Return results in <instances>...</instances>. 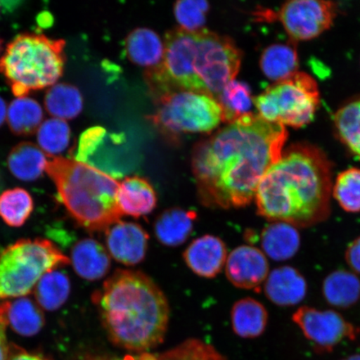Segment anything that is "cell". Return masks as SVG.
I'll return each instance as SVG.
<instances>
[{"label":"cell","instance_id":"44","mask_svg":"<svg viewBox=\"0 0 360 360\" xmlns=\"http://www.w3.org/2000/svg\"><path fill=\"white\" fill-rule=\"evenodd\" d=\"M2 46H3V41L1 39H0V53H1Z\"/></svg>","mask_w":360,"mask_h":360},{"label":"cell","instance_id":"27","mask_svg":"<svg viewBox=\"0 0 360 360\" xmlns=\"http://www.w3.org/2000/svg\"><path fill=\"white\" fill-rule=\"evenodd\" d=\"M45 109L53 118L73 120L83 110L79 90L69 84H57L48 89L44 97Z\"/></svg>","mask_w":360,"mask_h":360},{"label":"cell","instance_id":"34","mask_svg":"<svg viewBox=\"0 0 360 360\" xmlns=\"http://www.w3.org/2000/svg\"><path fill=\"white\" fill-rule=\"evenodd\" d=\"M333 197L348 213L360 212V169L350 168L338 175L332 188Z\"/></svg>","mask_w":360,"mask_h":360},{"label":"cell","instance_id":"35","mask_svg":"<svg viewBox=\"0 0 360 360\" xmlns=\"http://www.w3.org/2000/svg\"><path fill=\"white\" fill-rule=\"evenodd\" d=\"M70 128L65 120L53 118L39 126L37 141L43 152L53 156L66 150L70 145Z\"/></svg>","mask_w":360,"mask_h":360},{"label":"cell","instance_id":"32","mask_svg":"<svg viewBox=\"0 0 360 360\" xmlns=\"http://www.w3.org/2000/svg\"><path fill=\"white\" fill-rule=\"evenodd\" d=\"M139 360H228L212 345L197 339L184 341L163 353L142 354Z\"/></svg>","mask_w":360,"mask_h":360},{"label":"cell","instance_id":"14","mask_svg":"<svg viewBox=\"0 0 360 360\" xmlns=\"http://www.w3.org/2000/svg\"><path fill=\"white\" fill-rule=\"evenodd\" d=\"M105 231L108 252L116 261L135 265L145 259L150 236L141 225L119 221Z\"/></svg>","mask_w":360,"mask_h":360},{"label":"cell","instance_id":"29","mask_svg":"<svg viewBox=\"0 0 360 360\" xmlns=\"http://www.w3.org/2000/svg\"><path fill=\"white\" fill-rule=\"evenodd\" d=\"M70 283L65 274L53 270L45 274L35 287V298L44 309L53 311L66 302L70 295Z\"/></svg>","mask_w":360,"mask_h":360},{"label":"cell","instance_id":"10","mask_svg":"<svg viewBox=\"0 0 360 360\" xmlns=\"http://www.w3.org/2000/svg\"><path fill=\"white\" fill-rule=\"evenodd\" d=\"M124 139L121 134L108 133L101 126L85 130L80 135L75 160L86 164L112 178H122L134 166L120 154Z\"/></svg>","mask_w":360,"mask_h":360},{"label":"cell","instance_id":"28","mask_svg":"<svg viewBox=\"0 0 360 360\" xmlns=\"http://www.w3.org/2000/svg\"><path fill=\"white\" fill-rule=\"evenodd\" d=\"M43 119L42 107L33 98H17L8 106L7 120L13 134H32L37 131Z\"/></svg>","mask_w":360,"mask_h":360},{"label":"cell","instance_id":"40","mask_svg":"<svg viewBox=\"0 0 360 360\" xmlns=\"http://www.w3.org/2000/svg\"><path fill=\"white\" fill-rule=\"evenodd\" d=\"M75 360H127L121 359L118 357L111 356L107 354H86L82 356L78 357Z\"/></svg>","mask_w":360,"mask_h":360},{"label":"cell","instance_id":"1","mask_svg":"<svg viewBox=\"0 0 360 360\" xmlns=\"http://www.w3.org/2000/svg\"><path fill=\"white\" fill-rule=\"evenodd\" d=\"M287 138L285 126L249 112L197 145L193 170L202 202L223 209L249 205Z\"/></svg>","mask_w":360,"mask_h":360},{"label":"cell","instance_id":"26","mask_svg":"<svg viewBox=\"0 0 360 360\" xmlns=\"http://www.w3.org/2000/svg\"><path fill=\"white\" fill-rule=\"evenodd\" d=\"M48 160L44 153L32 143L24 142L13 148L8 156L11 172L22 181H34L46 170Z\"/></svg>","mask_w":360,"mask_h":360},{"label":"cell","instance_id":"39","mask_svg":"<svg viewBox=\"0 0 360 360\" xmlns=\"http://www.w3.org/2000/svg\"><path fill=\"white\" fill-rule=\"evenodd\" d=\"M6 328H0V360H8L10 355L11 346L7 343Z\"/></svg>","mask_w":360,"mask_h":360},{"label":"cell","instance_id":"42","mask_svg":"<svg viewBox=\"0 0 360 360\" xmlns=\"http://www.w3.org/2000/svg\"><path fill=\"white\" fill-rule=\"evenodd\" d=\"M7 112L6 103L0 97V127H1L4 121H6Z\"/></svg>","mask_w":360,"mask_h":360},{"label":"cell","instance_id":"12","mask_svg":"<svg viewBox=\"0 0 360 360\" xmlns=\"http://www.w3.org/2000/svg\"><path fill=\"white\" fill-rule=\"evenodd\" d=\"M336 11L334 2L292 0L283 4L278 17L292 40L306 41L330 29Z\"/></svg>","mask_w":360,"mask_h":360},{"label":"cell","instance_id":"23","mask_svg":"<svg viewBox=\"0 0 360 360\" xmlns=\"http://www.w3.org/2000/svg\"><path fill=\"white\" fill-rule=\"evenodd\" d=\"M268 321L266 309L255 299H242L233 306V330L243 339H255L262 335L266 330Z\"/></svg>","mask_w":360,"mask_h":360},{"label":"cell","instance_id":"37","mask_svg":"<svg viewBox=\"0 0 360 360\" xmlns=\"http://www.w3.org/2000/svg\"><path fill=\"white\" fill-rule=\"evenodd\" d=\"M345 259L350 269L360 274V236L350 243L346 250Z\"/></svg>","mask_w":360,"mask_h":360},{"label":"cell","instance_id":"17","mask_svg":"<svg viewBox=\"0 0 360 360\" xmlns=\"http://www.w3.org/2000/svg\"><path fill=\"white\" fill-rule=\"evenodd\" d=\"M70 260L75 272L89 281L101 280L110 269L109 252L93 238L78 242L72 250Z\"/></svg>","mask_w":360,"mask_h":360},{"label":"cell","instance_id":"33","mask_svg":"<svg viewBox=\"0 0 360 360\" xmlns=\"http://www.w3.org/2000/svg\"><path fill=\"white\" fill-rule=\"evenodd\" d=\"M217 101L222 110V119L229 124L235 122L241 116L249 114L252 98L248 85L233 80L219 94Z\"/></svg>","mask_w":360,"mask_h":360},{"label":"cell","instance_id":"2","mask_svg":"<svg viewBox=\"0 0 360 360\" xmlns=\"http://www.w3.org/2000/svg\"><path fill=\"white\" fill-rule=\"evenodd\" d=\"M332 166L316 147L297 143L283 150L259 184L257 212L270 222L309 228L330 214Z\"/></svg>","mask_w":360,"mask_h":360},{"label":"cell","instance_id":"3","mask_svg":"<svg viewBox=\"0 0 360 360\" xmlns=\"http://www.w3.org/2000/svg\"><path fill=\"white\" fill-rule=\"evenodd\" d=\"M164 44L163 61L147 72V82L155 97L174 90H186L217 101L219 94L240 71V49L225 36L205 29L179 28L169 31Z\"/></svg>","mask_w":360,"mask_h":360},{"label":"cell","instance_id":"9","mask_svg":"<svg viewBox=\"0 0 360 360\" xmlns=\"http://www.w3.org/2000/svg\"><path fill=\"white\" fill-rule=\"evenodd\" d=\"M156 100L159 106L151 120L169 134L208 133L223 120L218 101L204 94L174 90Z\"/></svg>","mask_w":360,"mask_h":360},{"label":"cell","instance_id":"8","mask_svg":"<svg viewBox=\"0 0 360 360\" xmlns=\"http://www.w3.org/2000/svg\"><path fill=\"white\" fill-rule=\"evenodd\" d=\"M319 101L316 81L298 71L265 89L255 105L258 115L269 122L300 128L311 122Z\"/></svg>","mask_w":360,"mask_h":360},{"label":"cell","instance_id":"13","mask_svg":"<svg viewBox=\"0 0 360 360\" xmlns=\"http://www.w3.org/2000/svg\"><path fill=\"white\" fill-rule=\"evenodd\" d=\"M226 276L240 289L259 292L269 274V264L262 250L250 245L238 246L228 256Z\"/></svg>","mask_w":360,"mask_h":360},{"label":"cell","instance_id":"31","mask_svg":"<svg viewBox=\"0 0 360 360\" xmlns=\"http://www.w3.org/2000/svg\"><path fill=\"white\" fill-rule=\"evenodd\" d=\"M334 122L340 141L360 160V98L340 108Z\"/></svg>","mask_w":360,"mask_h":360},{"label":"cell","instance_id":"18","mask_svg":"<svg viewBox=\"0 0 360 360\" xmlns=\"http://www.w3.org/2000/svg\"><path fill=\"white\" fill-rule=\"evenodd\" d=\"M118 205L121 214L134 218L142 217L155 209L156 193L146 179L128 177L120 184Z\"/></svg>","mask_w":360,"mask_h":360},{"label":"cell","instance_id":"36","mask_svg":"<svg viewBox=\"0 0 360 360\" xmlns=\"http://www.w3.org/2000/svg\"><path fill=\"white\" fill-rule=\"evenodd\" d=\"M209 8V3L204 0H181L175 4L174 15L180 28L197 31L204 26Z\"/></svg>","mask_w":360,"mask_h":360},{"label":"cell","instance_id":"24","mask_svg":"<svg viewBox=\"0 0 360 360\" xmlns=\"http://www.w3.org/2000/svg\"><path fill=\"white\" fill-rule=\"evenodd\" d=\"M323 295L328 304L337 309H349L360 300V280L356 274L338 269L325 278Z\"/></svg>","mask_w":360,"mask_h":360},{"label":"cell","instance_id":"21","mask_svg":"<svg viewBox=\"0 0 360 360\" xmlns=\"http://www.w3.org/2000/svg\"><path fill=\"white\" fill-rule=\"evenodd\" d=\"M196 218L195 211L180 208L166 210L157 218L155 224L158 240L169 247L184 244L191 235Z\"/></svg>","mask_w":360,"mask_h":360},{"label":"cell","instance_id":"38","mask_svg":"<svg viewBox=\"0 0 360 360\" xmlns=\"http://www.w3.org/2000/svg\"><path fill=\"white\" fill-rule=\"evenodd\" d=\"M8 360H49L41 356V355L35 354L22 349L15 346H11L10 355Z\"/></svg>","mask_w":360,"mask_h":360},{"label":"cell","instance_id":"25","mask_svg":"<svg viewBox=\"0 0 360 360\" xmlns=\"http://www.w3.org/2000/svg\"><path fill=\"white\" fill-rule=\"evenodd\" d=\"M298 53L294 45L276 44L264 49L260 57V68L274 83L290 77L298 72Z\"/></svg>","mask_w":360,"mask_h":360},{"label":"cell","instance_id":"19","mask_svg":"<svg viewBox=\"0 0 360 360\" xmlns=\"http://www.w3.org/2000/svg\"><path fill=\"white\" fill-rule=\"evenodd\" d=\"M300 243L298 229L285 222H271L261 233L263 253L273 260L285 261L294 257Z\"/></svg>","mask_w":360,"mask_h":360},{"label":"cell","instance_id":"41","mask_svg":"<svg viewBox=\"0 0 360 360\" xmlns=\"http://www.w3.org/2000/svg\"><path fill=\"white\" fill-rule=\"evenodd\" d=\"M20 4V2L19 1H0V13H1L2 11H15Z\"/></svg>","mask_w":360,"mask_h":360},{"label":"cell","instance_id":"16","mask_svg":"<svg viewBox=\"0 0 360 360\" xmlns=\"http://www.w3.org/2000/svg\"><path fill=\"white\" fill-rule=\"evenodd\" d=\"M307 289L304 277L291 266L274 269L264 283L265 295L281 307L300 304L305 298Z\"/></svg>","mask_w":360,"mask_h":360},{"label":"cell","instance_id":"20","mask_svg":"<svg viewBox=\"0 0 360 360\" xmlns=\"http://www.w3.org/2000/svg\"><path fill=\"white\" fill-rule=\"evenodd\" d=\"M0 312L6 325L22 336L37 335L44 325L41 309L34 301L25 297L0 304Z\"/></svg>","mask_w":360,"mask_h":360},{"label":"cell","instance_id":"4","mask_svg":"<svg viewBox=\"0 0 360 360\" xmlns=\"http://www.w3.org/2000/svg\"><path fill=\"white\" fill-rule=\"evenodd\" d=\"M108 337L119 348L138 354L163 343L169 321L164 292L145 274L119 269L94 295Z\"/></svg>","mask_w":360,"mask_h":360},{"label":"cell","instance_id":"5","mask_svg":"<svg viewBox=\"0 0 360 360\" xmlns=\"http://www.w3.org/2000/svg\"><path fill=\"white\" fill-rule=\"evenodd\" d=\"M47 174L72 218L90 231H106L120 221V184L86 164L62 157L48 161Z\"/></svg>","mask_w":360,"mask_h":360},{"label":"cell","instance_id":"7","mask_svg":"<svg viewBox=\"0 0 360 360\" xmlns=\"http://www.w3.org/2000/svg\"><path fill=\"white\" fill-rule=\"evenodd\" d=\"M70 263V259L49 240L15 242L0 253V300L29 295L45 274Z\"/></svg>","mask_w":360,"mask_h":360},{"label":"cell","instance_id":"30","mask_svg":"<svg viewBox=\"0 0 360 360\" xmlns=\"http://www.w3.org/2000/svg\"><path fill=\"white\" fill-rule=\"evenodd\" d=\"M33 210V198L24 188H12L0 195V218L8 226L21 227Z\"/></svg>","mask_w":360,"mask_h":360},{"label":"cell","instance_id":"6","mask_svg":"<svg viewBox=\"0 0 360 360\" xmlns=\"http://www.w3.org/2000/svg\"><path fill=\"white\" fill-rule=\"evenodd\" d=\"M65 42L42 34H24L8 44L0 58V73L18 98L51 86L64 73Z\"/></svg>","mask_w":360,"mask_h":360},{"label":"cell","instance_id":"43","mask_svg":"<svg viewBox=\"0 0 360 360\" xmlns=\"http://www.w3.org/2000/svg\"><path fill=\"white\" fill-rule=\"evenodd\" d=\"M340 360H360V354H351L349 356L345 357Z\"/></svg>","mask_w":360,"mask_h":360},{"label":"cell","instance_id":"15","mask_svg":"<svg viewBox=\"0 0 360 360\" xmlns=\"http://www.w3.org/2000/svg\"><path fill=\"white\" fill-rule=\"evenodd\" d=\"M228 252L219 238L206 235L196 238L184 252L187 266L200 277L214 278L226 264Z\"/></svg>","mask_w":360,"mask_h":360},{"label":"cell","instance_id":"22","mask_svg":"<svg viewBox=\"0 0 360 360\" xmlns=\"http://www.w3.org/2000/svg\"><path fill=\"white\" fill-rule=\"evenodd\" d=\"M125 49L130 60L138 65L154 69L164 60L165 44L155 31L139 28L128 35Z\"/></svg>","mask_w":360,"mask_h":360},{"label":"cell","instance_id":"11","mask_svg":"<svg viewBox=\"0 0 360 360\" xmlns=\"http://www.w3.org/2000/svg\"><path fill=\"white\" fill-rule=\"evenodd\" d=\"M292 319L314 347L325 352H330L344 340H354L360 333L359 328L331 309L303 306L296 310Z\"/></svg>","mask_w":360,"mask_h":360}]
</instances>
